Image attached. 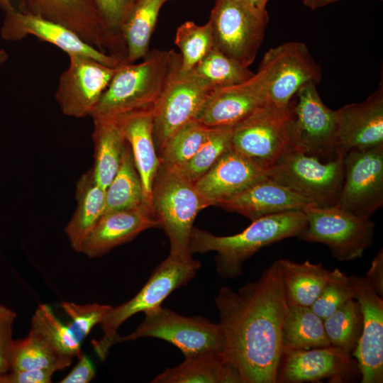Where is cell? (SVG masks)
I'll return each instance as SVG.
<instances>
[{
    "mask_svg": "<svg viewBox=\"0 0 383 383\" xmlns=\"http://www.w3.org/2000/svg\"><path fill=\"white\" fill-rule=\"evenodd\" d=\"M214 302L220 317L223 352L243 383L277 382L287 306L279 260L257 280L236 292L221 287Z\"/></svg>",
    "mask_w": 383,
    "mask_h": 383,
    "instance_id": "obj_1",
    "label": "cell"
},
{
    "mask_svg": "<svg viewBox=\"0 0 383 383\" xmlns=\"http://www.w3.org/2000/svg\"><path fill=\"white\" fill-rule=\"evenodd\" d=\"M181 55L155 49L140 62L119 65L90 117L118 120L153 113L172 82L180 74Z\"/></svg>",
    "mask_w": 383,
    "mask_h": 383,
    "instance_id": "obj_2",
    "label": "cell"
},
{
    "mask_svg": "<svg viewBox=\"0 0 383 383\" xmlns=\"http://www.w3.org/2000/svg\"><path fill=\"white\" fill-rule=\"evenodd\" d=\"M306 226L304 211L297 210L261 217L233 235L217 236L193 227L189 250L192 254L216 252L218 274L223 278L234 279L242 274L244 262L261 248L286 238L298 237Z\"/></svg>",
    "mask_w": 383,
    "mask_h": 383,
    "instance_id": "obj_3",
    "label": "cell"
},
{
    "mask_svg": "<svg viewBox=\"0 0 383 383\" xmlns=\"http://www.w3.org/2000/svg\"><path fill=\"white\" fill-rule=\"evenodd\" d=\"M152 207L170 243V253L192 257L189 238L199 212L209 206L189 180L177 167L161 164L152 188Z\"/></svg>",
    "mask_w": 383,
    "mask_h": 383,
    "instance_id": "obj_4",
    "label": "cell"
},
{
    "mask_svg": "<svg viewBox=\"0 0 383 383\" xmlns=\"http://www.w3.org/2000/svg\"><path fill=\"white\" fill-rule=\"evenodd\" d=\"M201 267L193 257L185 259L169 253L131 299L111 306L99 323L103 335L91 342L98 357L104 360L111 348L116 343L119 327L132 316L160 306L164 300L175 289L186 285L196 274Z\"/></svg>",
    "mask_w": 383,
    "mask_h": 383,
    "instance_id": "obj_5",
    "label": "cell"
},
{
    "mask_svg": "<svg viewBox=\"0 0 383 383\" xmlns=\"http://www.w3.org/2000/svg\"><path fill=\"white\" fill-rule=\"evenodd\" d=\"M343 157L338 155L323 162L291 145L266 174L311 206H334L337 205L343 182Z\"/></svg>",
    "mask_w": 383,
    "mask_h": 383,
    "instance_id": "obj_6",
    "label": "cell"
},
{
    "mask_svg": "<svg viewBox=\"0 0 383 383\" xmlns=\"http://www.w3.org/2000/svg\"><path fill=\"white\" fill-rule=\"evenodd\" d=\"M268 21L267 9L245 0H216L208 21L213 48L248 67L262 45Z\"/></svg>",
    "mask_w": 383,
    "mask_h": 383,
    "instance_id": "obj_7",
    "label": "cell"
},
{
    "mask_svg": "<svg viewBox=\"0 0 383 383\" xmlns=\"http://www.w3.org/2000/svg\"><path fill=\"white\" fill-rule=\"evenodd\" d=\"M303 211L306 226L298 238L326 245L333 256L341 262L362 257L372 243L374 223L370 218L353 215L337 206H309Z\"/></svg>",
    "mask_w": 383,
    "mask_h": 383,
    "instance_id": "obj_8",
    "label": "cell"
},
{
    "mask_svg": "<svg viewBox=\"0 0 383 383\" xmlns=\"http://www.w3.org/2000/svg\"><path fill=\"white\" fill-rule=\"evenodd\" d=\"M256 73L269 103L279 109L289 108L301 87L311 82L319 84L322 76L306 45L296 41L270 48Z\"/></svg>",
    "mask_w": 383,
    "mask_h": 383,
    "instance_id": "obj_9",
    "label": "cell"
},
{
    "mask_svg": "<svg viewBox=\"0 0 383 383\" xmlns=\"http://www.w3.org/2000/svg\"><path fill=\"white\" fill-rule=\"evenodd\" d=\"M143 321L128 335L118 336L116 343L144 337L156 338L177 347L184 357L207 350L223 351L219 323L200 316H184L161 306L145 312Z\"/></svg>",
    "mask_w": 383,
    "mask_h": 383,
    "instance_id": "obj_10",
    "label": "cell"
},
{
    "mask_svg": "<svg viewBox=\"0 0 383 383\" xmlns=\"http://www.w3.org/2000/svg\"><path fill=\"white\" fill-rule=\"evenodd\" d=\"M316 86L308 83L296 94L287 131L293 147L320 160H330L337 156L336 112L324 104Z\"/></svg>",
    "mask_w": 383,
    "mask_h": 383,
    "instance_id": "obj_11",
    "label": "cell"
},
{
    "mask_svg": "<svg viewBox=\"0 0 383 383\" xmlns=\"http://www.w3.org/2000/svg\"><path fill=\"white\" fill-rule=\"evenodd\" d=\"M292 107V101L285 109L270 104L259 109L233 127L232 148L266 172L292 145L287 131Z\"/></svg>",
    "mask_w": 383,
    "mask_h": 383,
    "instance_id": "obj_12",
    "label": "cell"
},
{
    "mask_svg": "<svg viewBox=\"0 0 383 383\" xmlns=\"http://www.w3.org/2000/svg\"><path fill=\"white\" fill-rule=\"evenodd\" d=\"M343 170L336 206L370 218L383 204V146L350 151L343 157Z\"/></svg>",
    "mask_w": 383,
    "mask_h": 383,
    "instance_id": "obj_13",
    "label": "cell"
},
{
    "mask_svg": "<svg viewBox=\"0 0 383 383\" xmlns=\"http://www.w3.org/2000/svg\"><path fill=\"white\" fill-rule=\"evenodd\" d=\"M68 57L69 65L58 79L55 100L67 116H90L118 67H110L86 56Z\"/></svg>",
    "mask_w": 383,
    "mask_h": 383,
    "instance_id": "obj_14",
    "label": "cell"
},
{
    "mask_svg": "<svg viewBox=\"0 0 383 383\" xmlns=\"http://www.w3.org/2000/svg\"><path fill=\"white\" fill-rule=\"evenodd\" d=\"M215 89L190 74L177 76L152 113V134L157 155L176 131L196 119Z\"/></svg>",
    "mask_w": 383,
    "mask_h": 383,
    "instance_id": "obj_15",
    "label": "cell"
},
{
    "mask_svg": "<svg viewBox=\"0 0 383 383\" xmlns=\"http://www.w3.org/2000/svg\"><path fill=\"white\" fill-rule=\"evenodd\" d=\"M4 13L0 30L4 40L17 41L32 35L56 46L67 55H79L91 57L113 67L127 62L96 49L72 30L57 23L15 7Z\"/></svg>",
    "mask_w": 383,
    "mask_h": 383,
    "instance_id": "obj_16",
    "label": "cell"
},
{
    "mask_svg": "<svg viewBox=\"0 0 383 383\" xmlns=\"http://www.w3.org/2000/svg\"><path fill=\"white\" fill-rule=\"evenodd\" d=\"M354 299L360 306L363 325L353 355L357 361L362 383L383 382V300L365 277L350 276Z\"/></svg>",
    "mask_w": 383,
    "mask_h": 383,
    "instance_id": "obj_17",
    "label": "cell"
},
{
    "mask_svg": "<svg viewBox=\"0 0 383 383\" xmlns=\"http://www.w3.org/2000/svg\"><path fill=\"white\" fill-rule=\"evenodd\" d=\"M335 112L337 156L383 146L382 81L364 101L345 105Z\"/></svg>",
    "mask_w": 383,
    "mask_h": 383,
    "instance_id": "obj_18",
    "label": "cell"
},
{
    "mask_svg": "<svg viewBox=\"0 0 383 383\" xmlns=\"http://www.w3.org/2000/svg\"><path fill=\"white\" fill-rule=\"evenodd\" d=\"M23 11L61 24L87 43L113 55V47L93 0H23Z\"/></svg>",
    "mask_w": 383,
    "mask_h": 383,
    "instance_id": "obj_19",
    "label": "cell"
},
{
    "mask_svg": "<svg viewBox=\"0 0 383 383\" xmlns=\"http://www.w3.org/2000/svg\"><path fill=\"white\" fill-rule=\"evenodd\" d=\"M267 104L262 82L254 73L242 83L216 88L196 120L209 128L233 127Z\"/></svg>",
    "mask_w": 383,
    "mask_h": 383,
    "instance_id": "obj_20",
    "label": "cell"
},
{
    "mask_svg": "<svg viewBox=\"0 0 383 383\" xmlns=\"http://www.w3.org/2000/svg\"><path fill=\"white\" fill-rule=\"evenodd\" d=\"M265 171L232 148L195 183L209 206H218L266 177Z\"/></svg>",
    "mask_w": 383,
    "mask_h": 383,
    "instance_id": "obj_21",
    "label": "cell"
},
{
    "mask_svg": "<svg viewBox=\"0 0 383 383\" xmlns=\"http://www.w3.org/2000/svg\"><path fill=\"white\" fill-rule=\"evenodd\" d=\"M351 356L333 346L285 351L277 382L340 381L353 369Z\"/></svg>",
    "mask_w": 383,
    "mask_h": 383,
    "instance_id": "obj_22",
    "label": "cell"
},
{
    "mask_svg": "<svg viewBox=\"0 0 383 383\" xmlns=\"http://www.w3.org/2000/svg\"><path fill=\"white\" fill-rule=\"evenodd\" d=\"M161 228L155 213L144 206L103 215L83 242L79 252L99 257L133 240L143 231Z\"/></svg>",
    "mask_w": 383,
    "mask_h": 383,
    "instance_id": "obj_23",
    "label": "cell"
},
{
    "mask_svg": "<svg viewBox=\"0 0 383 383\" xmlns=\"http://www.w3.org/2000/svg\"><path fill=\"white\" fill-rule=\"evenodd\" d=\"M309 206L304 199L267 177L218 205L251 221L272 214L304 210Z\"/></svg>",
    "mask_w": 383,
    "mask_h": 383,
    "instance_id": "obj_24",
    "label": "cell"
},
{
    "mask_svg": "<svg viewBox=\"0 0 383 383\" xmlns=\"http://www.w3.org/2000/svg\"><path fill=\"white\" fill-rule=\"evenodd\" d=\"M152 113H137L114 121L120 125L130 145L142 184L143 205L154 213L152 188L160 160L153 138Z\"/></svg>",
    "mask_w": 383,
    "mask_h": 383,
    "instance_id": "obj_25",
    "label": "cell"
},
{
    "mask_svg": "<svg viewBox=\"0 0 383 383\" xmlns=\"http://www.w3.org/2000/svg\"><path fill=\"white\" fill-rule=\"evenodd\" d=\"M152 383H243L240 375L222 350H207L167 368Z\"/></svg>",
    "mask_w": 383,
    "mask_h": 383,
    "instance_id": "obj_26",
    "label": "cell"
},
{
    "mask_svg": "<svg viewBox=\"0 0 383 383\" xmlns=\"http://www.w3.org/2000/svg\"><path fill=\"white\" fill-rule=\"evenodd\" d=\"M77 207L65 228L71 248L79 252L81 246L104 213L105 190L94 181L91 169L81 175L76 184Z\"/></svg>",
    "mask_w": 383,
    "mask_h": 383,
    "instance_id": "obj_27",
    "label": "cell"
},
{
    "mask_svg": "<svg viewBox=\"0 0 383 383\" xmlns=\"http://www.w3.org/2000/svg\"><path fill=\"white\" fill-rule=\"evenodd\" d=\"M93 122L94 161L91 172L95 182L106 191L118 170L128 142L117 121L94 118Z\"/></svg>",
    "mask_w": 383,
    "mask_h": 383,
    "instance_id": "obj_28",
    "label": "cell"
},
{
    "mask_svg": "<svg viewBox=\"0 0 383 383\" xmlns=\"http://www.w3.org/2000/svg\"><path fill=\"white\" fill-rule=\"evenodd\" d=\"M73 358L62 353L42 330L30 324L27 336L13 342L9 372L30 369L57 372L68 367Z\"/></svg>",
    "mask_w": 383,
    "mask_h": 383,
    "instance_id": "obj_29",
    "label": "cell"
},
{
    "mask_svg": "<svg viewBox=\"0 0 383 383\" xmlns=\"http://www.w3.org/2000/svg\"><path fill=\"white\" fill-rule=\"evenodd\" d=\"M287 305L309 306L313 304L328 282L331 271L321 263L296 262L279 259Z\"/></svg>",
    "mask_w": 383,
    "mask_h": 383,
    "instance_id": "obj_30",
    "label": "cell"
},
{
    "mask_svg": "<svg viewBox=\"0 0 383 383\" xmlns=\"http://www.w3.org/2000/svg\"><path fill=\"white\" fill-rule=\"evenodd\" d=\"M283 353L331 346L323 320L309 306L287 305L282 328Z\"/></svg>",
    "mask_w": 383,
    "mask_h": 383,
    "instance_id": "obj_31",
    "label": "cell"
},
{
    "mask_svg": "<svg viewBox=\"0 0 383 383\" xmlns=\"http://www.w3.org/2000/svg\"><path fill=\"white\" fill-rule=\"evenodd\" d=\"M167 1L170 0H138L135 4L123 29L128 62H136L148 54L150 40L160 11Z\"/></svg>",
    "mask_w": 383,
    "mask_h": 383,
    "instance_id": "obj_32",
    "label": "cell"
},
{
    "mask_svg": "<svg viewBox=\"0 0 383 383\" xmlns=\"http://www.w3.org/2000/svg\"><path fill=\"white\" fill-rule=\"evenodd\" d=\"M141 206H144L142 184L128 143L118 170L105 191L103 215Z\"/></svg>",
    "mask_w": 383,
    "mask_h": 383,
    "instance_id": "obj_33",
    "label": "cell"
},
{
    "mask_svg": "<svg viewBox=\"0 0 383 383\" xmlns=\"http://www.w3.org/2000/svg\"><path fill=\"white\" fill-rule=\"evenodd\" d=\"M331 346L352 355L361 336L363 318L359 302L352 299L323 320Z\"/></svg>",
    "mask_w": 383,
    "mask_h": 383,
    "instance_id": "obj_34",
    "label": "cell"
},
{
    "mask_svg": "<svg viewBox=\"0 0 383 383\" xmlns=\"http://www.w3.org/2000/svg\"><path fill=\"white\" fill-rule=\"evenodd\" d=\"M188 74L216 89L242 83L254 74L248 67L240 65L214 48Z\"/></svg>",
    "mask_w": 383,
    "mask_h": 383,
    "instance_id": "obj_35",
    "label": "cell"
},
{
    "mask_svg": "<svg viewBox=\"0 0 383 383\" xmlns=\"http://www.w3.org/2000/svg\"><path fill=\"white\" fill-rule=\"evenodd\" d=\"M233 127L210 128L206 140L196 154L185 164L177 168L189 180L195 183L226 152L232 148Z\"/></svg>",
    "mask_w": 383,
    "mask_h": 383,
    "instance_id": "obj_36",
    "label": "cell"
},
{
    "mask_svg": "<svg viewBox=\"0 0 383 383\" xmlns=\"http://www.w3.org/2000/svg\"><path fill=\"white\" fill-rule=\"evenodd\" d=\"M210 128L196 120L176 131L158 153L161 164L179 167L188 162L206 140Z\"/></svg>",
    "mask_w": 383,
    "mask_h": 383,
    "instance_id": "obj_37",
    "label": "cell"
},
{
    "mask_svg": "<svg viewBox=\"0 0 383 383\" xmlns=\"http://www.w3.org/2000/svg\"><path fill=\"white\" fill-rule=\"evenodd\" d=\"M174 43L181 51V74H188L213 48L209 22L197 25L189 21L177 29Z\"/></svg>",
    "mask_w": 383,
    "mask_h": 383,
    "instance_id": "obj_38",
    "label": "cell"
},
{
    "mask_svg": "<svg viewBox=\"0 0 383 383\" xmlns=\"http://www.w3.org/2000/svg\"><path fill=\"white\" fill-rule=\"evenodd\" d=\"M111 40L113 56L126 61L125 24L138 0H93Z\"/></svg>",
    "mask_w": 383,
    "mask_h": 383,
    "instance_id": "obj_39",
    "label": "cell"
},
{
    "mask_svg": "<svg viewBox=\"0 0 383 383\" xmlns=\"http://www.w3.org/2000/svg\"><path fill=\"white\" fill-rule=\"evenodd\" d=\"M31 324L42 330L65 354L74 357L82 353L81 343L49 305L40 304L38 306L31 318Z\"/></svg>",
    "mask_w": 383,
    "mask_h": 383,
    "instance_id": "obj_40",
    "label": "cell"
},
{
    "mask_svg": "<svg viewBox=\"0 0 383 383\" xmlns=\"http://www.w3.org/2000/svg\"><path fill=\"white\" fill-rule=\"evenodd\" d=\"M352 299H354V290L350 276L335 269L311 308L324 320Z\"/></svg>",
    "mask_w": 383,
    "mask_h": 383,
    "instance_id": "obj_41",
    "label": "cell"
},
{
    "mask_svg": "<svg viewBox=\"0 0 383 383\" xmlns=\"http://www.w3.org/2000/svg\"><path fill=\"white\" fill-rule=\"evenodd\" d=\"M112 306L98 303L79 304L60 302V307L70 318L67 325L79 343H82L93 328L99 324Z\"/></svg>",
    "mask_w": 383,
    "mask_h": 383,
    "instance_id": "obj_42",
    "label": "cell"
},
{
    "mask_svg": "<svg viewBox=\"0 0 383 383\" xmlns=\"http://www.w3.org/2000/svg\"><path fill=\"white\" fill-rule=\"evenodd\" d=\"M16 313L11 309L0 304V373L9 372L14 340L12 338L13 326Z\"/></svg>",
    "mask_w": 383,
    "mask_h": 383,
    "instance_id": "obj_43",
    "label": "cell"
},
{
    "mask_svg": "<svg viewBox=\"0 0 383 383\" xmlns=\"http://www.w3.org/2000/svg\"><path fill=\"white\" fill-rule=\"evenodd\" d=\"M55 372L50 369L11 371L5 374V383H50Z\"/></svg>",
    "mask_w": 383,
    "mask_h": 383,
    "instance_id": "obj_44",
    "label": "cell"
},
{
    "mask_svg": "<svg viewBox=\"0 0 383 383\" xmlns=\"http://www.w3.org/2000/svg\"><path fill=\"white\" fill-rule=\"evenodd\" d=\"M78 362L60 383H89L95 377L94 367L90 359L82 352L77 356Z\"/></svg>",
    "mask_w": 383,
    "mask_h": 383,
    "instance_id": "obj_45",
    "label": "cell"
},
{
    "mask_svg": "<svg viewBox=\"0 0 383 383\" xmlns=\"http://www.w3.org/2000/svg\"><path fill=\"white\" fill-rule=\"evenodd\" d=\"M372 289L381 297L383 296V250L380 249L372 261L365 277Z\"/></svg>",
    "mask_w": 383,
    "mask_h": 383,
    "instance_id": "obj_46",
    "label": "cell"
},
{
    "mask_svg": "<svg viewBox=\"0 0 383 383\" xmlns=\"http://www.w3.org/2000/svg\"><path fill=\"white\" fill-rule=\"evenodd\" d=\"M340 0H304L303 4L311 9H318ZM382 1V0H378Z\"/></svg>",
    "mask_w": 383,
    "mask_h": 383,
    "instance_id": "obj_47",
    "label": "cell"
},
{
    "mask_svg": "<svg viewBox=\"0 0 383 383\" xmlns=\"http://www.w3.org/2000/svg\"><path fill=\"white\" fill-rule=\"evenodd\" d=\"M252 6L260 9L266 10V6L269 0H245Z\"/></svg>",
    "mask_w": 383,
    "mask_h": 383,
    "instance_id": "obj_48",
    "label": "cell"
},
{
    "mask_svg": "<svg viewBox=\"0 0 383 383\" xmlns=\"http://www.w3.org/2000/svg\"><path fill=\"white\" fill-rule=\"evenodd\" d=\"M9 58V55L6 50L0 48V65L5 63Z\"/></svg>",
    "mask_w": 383,
    "mask_h": 383,
    "instance_id": "obj_49",
    "label": "cell"
},
{
    "mask_svg": "<svg viewBox=\"0 0 383 383\" xmlns=\"http://www.w3.org/2000/svg\"><path fill=\"white\" fill-rule=\"evenodd\" d=\"M0 383H5V374L0 373Z\"/></svg>",
    "mask_w": 383,
    "mask_h": 383,
    "instance_id": "obj_50",
    "label": "cell"
}]
</instances>
